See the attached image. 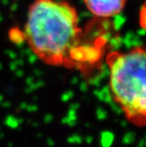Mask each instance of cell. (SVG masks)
<instances>
[{"label": "cell", "mask_w": 146, "mask_h": 147, "mask_svg": "<svg viewBox=\"0 0 146 147\" xmlns=\"http://www.w3.org/2000/svg\"><path fill=\"white\" fill-rule=\"evenodd\" d=\"M139 25L141 28L146 32V0L143 2L139 11Z\"/></svg>", "instance_id": "4"}, {"label": "cell", "mask_w": 146, "mask_h": 147, "mask_svg": "<svg viewBox=\"0 0 146 147\" xmlns=\"http://www.w3.org/2000/svg\"><path fill=\"white\" fill-rule=\"evenodd\" d=\"M22 38L40 60L52 66L85 72L102 56L98 45L85 42L77 9L63 0H34Z\"/></svg>", "instance_id": "1"}, {"label": "cell", "mask_w": 146, "mask_h": 147, "mask_svg": "<svg viewBox=\"0 0 146 147\" xmlns=\"http://www.w3.org/2000/svg\"><path fill=\"white\" fill-rule=\"evenodd\" d=\"M109 90L129 122L146 126V46L112 51L106 57Z\"/></svg>", "instance_id": "2"}, {"label": "cell", "mask_w": 146, "mask_h": 147, "mask_svg": "<svg viewBox=\"0 0 146 147\" xmlns=\"http://www.w3.org/2000/svg\"><path fill=\"white\" fill-rule=\"evenodd\" d=\"M92 15L100 19H110L122 11L127 0H83Z\"/></svg>", "instance_id": "3"}]
</instances>
